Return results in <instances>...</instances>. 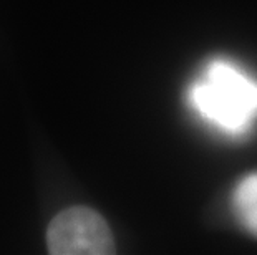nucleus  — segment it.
<instances>
[{
  "mask_svg": "<svg viewBox=\"0 0 257 255\" xmlns=\"http://www.w3.org/2000/svg\"><path fill=\"white\" fill-rule=\"evenodd\" d=\"M232 209L244 229L257 237V172L245 176L236 186Z\"/></svg>",
  "mask_w": 257,
  "mask_h": 255,
  "instance_id": "7ed1b4c3",
  "label": "nucleus"
},
{
  "mask_svg": "<svg viewBox=\"0 0 257 255\" xmlns=\"http://www.w3.org/2000/svg\"><path fill=\"white\" fill-rule=\"evenodd\" d=\"M189 106L207 124L242 134L257 119V80L227 60L207 63L189 86Z\"/></svg>",
  "mask_w": 257,
  "mask_h": 255,
  "instance_id": "f257e3e1",
  "label": "nucleus"
},
{
  "mask_svg": "<svg viewBox=\"0 0 257 255\" xmlns=\"http://www.w3.org/2000/svg\"><path fill=\"white\" fill-rule=\"evenodd\" d=\"M47 247L52 255L114 253L113 234L106 220L83 205L65 209L53 217L47 229Z\"/></svg>",
  "mask_w": 257,
  "mask_h": 255,
  "instance_id": "f03ea898",
  "label": "nucleus"
}]
</instances>
